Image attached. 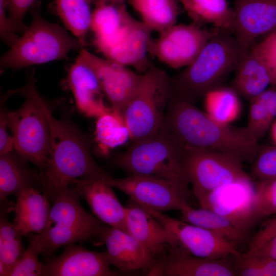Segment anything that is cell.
Listing matches in <instances>:
<instances>
[{
    "instance_id": "cell-1",
    "label": "cell",
    "mask_w": 276,
    "mask_h": 276,
    "mask_svg": "<svg viewBox=\"0 0 276 276\" xmlns=\"http://www.w3.org/2000/svg\"><path fill=\"white\" fill-rule=\"evenodd\" d=\"M36 79L30 78L19 88L18 94L34 98L43 109L49 123L51 141L49 157L39 172L43 193L52 200L58 192L78 179L109 180L112 177L99 166L92 154V139L72 118L63 114L55 118L38 91Z\"/></svg>"
},
{
    "instance_id": "cell-2",
    "label": "cell",
    "mask_w": 276,
    "mask_h": 276,
    "mask_svg": "<svg viewBox=\"0 0 276 276\" xmlns=\"http://www.w3.org/2000/svg\"><path fill=\"white\" fill-rule=\"evenodd\" d=\"M159 130L180 147L218 151L241 163H252L260 147L246 126L219 123L195 104L171 96Z\"/></svg>"
},
{
    "instance_id": "cell-3",
    "label": "cell",
    "mask_w": 276,
    "mask_h": 276,
    "mask_svg": "<svg viewBox=\"0 0 276 276\" xmlns=\"http://www.w3.org/2000/svg\"><path fill=\"white\" fill-rule=\"evenodd\" d=\"M249 49L229 30L217 29L195 60L170 79V96L195 104L235 71Z\"/></svg>"
},
{
    "instance_id": "cell-4",
    "label": "cell",
    "mask_w": 276,
    "mask_h": 276,
    "mask_svg": "<svg viewBox=\"0 0 276 276\" xmlns=\"http://www.w3.org/2000/svg\"><path fill=\"white\" fill-rule=\"evenodd\" d=\"M37 0L29 10L32 21L15 44L0 58V72L13 71L56 60L68 59L72 50L84 47L58 24L41 15Z\"/></svg>"
},
{
    "instance_id": "cell-5",
    "label": "cell",
    "mask_w": 276,
    "mask_h": 276,
    "mask_svg": "<svg viewBox=\"0 0 276 276\" xmlns=\"http://www.w3.org/2000/svg\"><path fill=\"white\" fill-rule=\"evenodd\" d=\"M80 197L73 185L54 196L44 229L29 236L39 254L49 259L61 247L98 239L104 223L83 209Z\"/></svg>"
},
{
    "instance_id": "cell-6",
    "label": "cell",
    "mask_w": 276,
    "mask_h": 276,
    "mask_svg": "<svg viewBox=\"0 0 276 276\" xmlns=\"http://www.w3.org/2000/svg\"><path fill=\"white\" fill-rule=\"evenodd\" d=\"M181 149L167 133L159 130L147 137L132 142L111 163L130 174L154 176L189 185L180 165Z\"/></svg>"
},
{
    "instance_id": "cell-7",
    "label": "cell",
    "mask_w": 276,
    "mask_h": 276,
    "mask_svg": "<svg viewBox=\"0 0 276 276\" xmlns=\"http://www.w3.org/2000/svg\"><path fill=\"white\" fill-rule=\"evenodd\" d=\"M170 79L162 69L149 65L122 116L132 142L157 133L164 119L170 96Z\"/></svg>"
},
{
    "instance_id": "cell-8",
    "label": "cell",
    "mask_w": 276,
    "mask_h": 276,
    "mask_svg": "<svg viewBox=\"0 0 276 276\" xmlns=\"http://www.w3.org/2000/svg\"><path fill=\"white\" fill-rule=\"evenodd\" d=\"M181 149V168L195 197L224 185L252 178L242 163L228 155L205 149Z\"/></svg>"
},
{
    "instance_id": "cell-9",
    "label": "cell",
    "mask_w": 276,
    "mask_h": 276,
    "mask_svg": "<svg viewBox=\"0 0 276 276\" xmlns=\"http://www.w3.org/2000/svg\"><path fill=\"white\" fill-rule=\"evenodd\" d=\"M25 100L16 110H8L7 125L13 136L14 151L41 171L50 153L51 136L47 117L39 103L32 97Z\"/></svg>"
},
{
    "instance_id": "cell-10",
    "label": "cell",
    "mask_w": 276,
    "mask_h": 276,
    "mask_svg": "<svg viewBox=\"0 0 276 276\" xmlns=\"http://www.w3.org/2000/svg\"><path fill=\"white\" fill-rule=\"evenodd\" d=\"M143 207L169 233L172 242L170 248L210 259L225 258L228 256L239 257L242 255L235 244L221 236L181 219L172 218L163 212Z\"/></svg>"
},
{
    "instance_id": "cell-11",
    "label": "cell",
    "mask_w": 276,
    "mask_h": 276,
    "mask_svg": "<svg viewBox=\"0 0 276 276\" xmlns=\"http://www.w3.org/2000/svg\"><path fill=\"white\" fill-rule=\"evenodd\" d=\"M111 185L143 206L163 212L179 211L185 204H190L189 185L142 174L108 181Z\"/></svg>"
},
{
    "instance_id": "cell-12",
    "label": "cell",
    "mask_w": 276,
    "mask_h": 276,
    "mask_svg": "<svg viewBox=\"0 0 276 276\" xmlns=\"http://www.w3.org/2000/svg\"><path fill=\"white\" fill-rule=\"evenodd\" d=\"M217 29L202 28L195 22L175 24L151 40L149 53L173 68L186 67L197 57Z\"/></svg>"
},
{
    "instance_id": "cell-13",
    "label": "cell",
    "mask_w": 276,
    "mask_h": 276,
    "mask_svg": "<svg viewBox=\"0 0 276 276\" xmlns=\"http://www.w3.org/2000/svg\"><path fill=\"white\" fill-rule=\"evenodd\" d=\"M255 196L256 185L251 178L224 185L196 198L200 207L227 218L237 228L248 231L259 221Z\"/></svg>"
},
{
    "instance_id": "cell-14",
    "label": "cell",
    "mask_w": 276,
    "mask_h": 276,
    "mask_svg": "<svg viewBox=\"0 0 276 276\" xmlns=\"http://www.w3.org/2000/svg\"><path fill=\"white\" fill-rule=\"evenodd\" d=\"M78 57L95 72L111 107L122 116L137 89L143 74H138L127 66L97 56L84 48L80 50Z\"/></svg>"
},
{
    "instance_id": "cell-15",
    "label": "cell",
    "mask_w": 276,
    "mask_h": 276,
    "mask_svg": "<svg viewBox=\"0 0 276 276\" xmlns=\"http://www.w3.org/2000/svg\"><path fill=\"white\" fill-rule=\"evenodd\" d=\"M98 240L104 244L111 265L122 273L149 274L156 260L149 250L129 233L103 224Z\"/></svg>"
},
{
    "instance_id": "cell-16",
    "label": "cell",
    "mask_w": 276,
    "mask_h": 276,
    "mask_svg": "<svg viewBox=\"0 0 276 276\" xmlns=\"http://www.w3.org/2000/svg\"><path fill=\"white\" fill-rule=\"evenodd\" d=\"M62 254L43 263V276H110L120 272L112 270L106 250L97 252L70 244Z\"/></svg>"
},
{
    "instance_id": "cell-17",
    "label": "cell",
    "mask_w": 276,
    "mask_h": 276,
    "mask_svg": "<svg viewBox=\"0 0 276 276\" xmlns=\"http://www.w3.org/2000/svg\"><path fill=\"white\" fill-rule=\"evenodd\" d=\"M232 33L250 49L276 27V0H235Z\"/></svg>"
},
{
    "instance_id": "cell-18",
    "label": "cell",
    "mask_w": 276,
    "mask_h": 276,
    "mask_svg": "<svg viewBox=\"0 0 276 276\" xmlns=\"http://www.w3.org/2000/svg\"><path fill=\"white\" fill-rule=\"evenodd\" d=\"M71 185L87 202L99 220L105 224L128 232L125 206L120 202L112 189L113 187L108 180L78 179Z\"/></svg>"
},
{
    "instance_id": "cell-19",
    "label": "cell",
    "mask_w": 276,
    "mask_h": 276,
    "mask_svg": "<svg viewBox=\"0 0 276 276\" xmlns=\"http://www.w3.org/2000/svg\"><path fill=\"white\" fill-rule=\"evenodd\" d=\"M66 84L77 109L85 116L97 118L112 110L104 103V94L96 73L78 56L69 69Z\"/></svg>"
},
{
    "instance_id": "cell-20",
    "label": "cell",
    "mask_w": 276,
    "mask_h": 276,
    "mask_svg": "<svg viewBox=\"0 0 276 276\" xmlns=\"http://www.w3.org/2000/svg\"><path fill=\"white\" fill-rule=\"evenodd\" d=\"M149 274L163 276H235L234 264L224 258L210 259L170 248Z\"/></svg>"
},
{
    "instance_id": "cell-21",
    "label": "cell",
    "mask_w": 276,
    "mask_h": 276,
    "mask_svg": "<svg viewBox=\"0 0 276 276\" xmlns=\"http://www.w3.org/2000/svg\"><path fill=\"white\" fill-rule=\"evenodd\" d=\"M128 232L155 258L162 259L171 247L170 236L161 223L142 205L130 199L125 206Z\"/></svg>"
},
{
    "instance_id": "cell-22",
    "label": "cell",
    "mask_w": 276,
    "mask_h": 276,
    "mask_svg": "<svg viewBox=\"0 0 276 276\" xmlns=\"http://www.w3.org/2000/svg\"><path fill=\"white\" fill-rule=\"evenodd\" d=\"M137 20L128 12L123 4L96 5L92 12L90 30L94 34L93 44L102 51L120 42Z\"/></svg>"
},
{
    "instance_id": "cell-23",
    "label": "cell",
    "mask_w": 276,
    "mask_h": 276,
    "mask_svg": "<svg viewBox=\"0 0 276 276\" xmlns=\"http://www.w3.org/2000/svg\"><path fill=\"white\" fill-rule=\"evenodd\" d=\"M12 222L23 236L38 234L44 229L51 210L50 199L35 188L26 189L16 195Z\"/></svg>"
},
{
    "instance_id": "cell-24",
    "label": "cell",
    "mask_w": 276,
    "mask_h": 276,
    "mask_svg": "<svg viewBox=\"0 0 276 276\" xmlns=\"http://www.w3.org/2000/svg\"><path fill=\"white\" fill-rule=\"evenodd\" d=\"M152 31L144 23L137 20L120 42L100 53L112 62L145 72L149 66L147 64V54Z\"/></svg>"
},
{
    "instance_id": "cell-25",
    "label": "cell",
    "mask_w": 276,
    "mask_h": 276,
    "mask_svg": "<svg viewBox=\"0 0 276 276\" xmlns=\"http://www.w3.org/2000/svg\"><path fill=\"white\" fill-rule=\"evenodd\" d=\"M254 45L235 71V75L232 86L239 96L248 101L264 91L271 84V76L267 67Z\"/></svg>"
},
{
    "instance_id": "cell-26",
    "label": "cell",
    "mask_w": 276,
    "mask_h": 276,
    "mask_svg": "<svg viewBox=\"0 0 276 276\" xmlns=\"http://www.w3.org/2000/svg\"><path fill=\"white\" fill-rule=\"evenodd\" d=\"M15 151L0 155V202L21 191L41 186L39 172L32 169Z\"/></svg>"
},
{
    "instance_id": "cell-27",
    "label": "cell",
    "mask_w": 276,
    "mask_h": 276,
    "mask_svg": "<svg viewBox=\"0 0 276 276\" xmlns=\"http://www.w3.org/2000/svg\"><path fill=\"white\" fill-rule=\"evenodd\" d=\"M181 219L221 236L236 246L248 239V231L237 228L231 221L210 210L194 208L191 204L182 205L179 210Z\"/></svg>"
},
{
    "instance_id": "cell-28",
    "label": "cell",
    "mask_w": 276,
    "mask_h": 276,
    "mask_svg": "<svg viewBox=\"0 0 276 276\" xmlns=\"http://www.w3.org/2000/svg\"><path fill=\"white\" fill-rule=\"evenodd\" d=\"M178 1L194 22L201 26L211 24L214 28L232 32L234 10L229 7L227 0Z\"/></svg>"
},
{
    "instance_id": "cell-29",
    "label": "cell",
    "mask_w": 276,
    "mask_h": 276,
    "mask_svg": "<svg viewBox=\"0 0 276 276\" xmlns=\"http://www.w3.org/2000/svg\"><path fill=\"white\" fill-rule=\"evenodd\" d=\"M14 205L7 200L1 202L0 213V275L8 276L17 261L24 254L23 236L9 221L7 214Z\"/></svg>"
},
{
    "instance_id": "cell-30",
    "label": "cell",
    "mask_w": 276,
    "mask_h": 276,
    "mask_svg": "<svg viewBox=\"0 0 276 276\" xmlns=\"http://www.w3.org/2000/svg\"><path fill=\"white\" fill-rule=\"evenodd\" d=\"M178 0H129L142 22L159 33L176 24L179 14Z\"/></svg>"
},
{
    "instance_id": "cell-31",
    "label": "cell",
    "mask_w": 276,
    "mask_h": 276,
    "mask_svg": "<svg viewBox=\"0 0 276 276\" xmlns=\"http://www.w3.org/2000/svg\"><path fill=\"white\" fill-rule=\"evenodd\" d=\"M54 8L66 28L85 47L90 30V3L85 0H55Z\"/></svg>"
},
{
    "instance_id": "cell-32",
    "label": "cell",
    "mask_w": 276,
    "mask_h": 276,
    "mask_svg": "<svg viewBox=\"0 0 276 276\" xmlns=\"http://www.w3.org/2000/svg\"><path fill=\"white\" fill-rule=\"evenodd\" d=\"M248 118L246 126L257 141L262 138L276 118V88L271 86L250 101Z\"/></svg>"
},
{
    "instance_id": "cell-33",
    "label": "cell",
    "mask_w": 276,
    "mask_h": 276,
    "mask_svg": "<svg viewBox=\"0 0 276 276\" xmlns=\"http://www.w3.org/2000/svg\"><path fill=\"white\" fill-rule=\"evenodd\" d=\"M203 98L205 112L214 120L231 124L239 117V95L232 87L219 86L208 92Z\"/></svg>"
},
{
    "instance_id": "cell-34",
    "label": "cell",
    "mask_w": 276,
    "mask_h": 276,
    "mask_svg": "<svg viewBox=\"0 0 276 276\" xmlns=\"http://www.w3.org/2000/svg\"><path fill=\"white\" fill-rule=\"evenodd\" d=\"M96 125V139L103 150L123 144L129 133L122 116L113 109L98 117Z\"/></svg>"
},
{
    "instance_id": "cell-35",
    "label": "cell",
    "mask_w": 276,
    "mask_h": 276,
    "mask_svg": "<svg viewBox=\"0 0 276 276\" xmlns=\"http://www.w3.org/2000/svg\"><path fill=\"white\" fill-rule=\"evenodd\" d=\"M237 275L276 276V260L255 254H242L235 257Z\"/></svg>"
},
{
    "instance_id": "cell-36",
    "label": "cell",
    "mask_w": 276,
    "mask_h": 276,
    "mask_svg": "<svg viewBox=\"0 0 276 276\" xmlns=\"http://www.w3.org/2000/svg\"><path fill=\"white\" fill-rule=\"evenodd\" d=\"M255 208L259 220L276 214V177L257 182Z\"/></svg>"
},
{
    "instance_id": "cell-37",
    "label": "cell",
    "mask_w": 276,
    "mask_h": 276,
    "mask_svg": "<svg viewBox=\"0 0 276 276\" xmlns=\"http://www.w3.org/2000/svg\"><path fill=\"white\" fill-rule=\"evenodd\" d=\"M251 168V173L257 182L276 177V146H260Z\"/></svg>"
},
{
    "instance_id": "cell-38",
    "label": "cell",
    "mask_w": 276,
    "mask_h": 276,
    "mask_svg": "<svg viewBox=\"0 0 276 276\" xmlns=\"http://www.w3.org/2000/svg\"><path fill=\"white\" fill-rule=\"evenodd\" d=\"M39 255L34 244L29 241L27 248L13 266L8 276H43V264L38 259Z\"/></svg>"
},
{
    "instance_id": "cell-39",
    "label": "cell",
    "mask_w": 276,
    "mask_h": 276,
    "mask_svg": "<svg viewBox=\"0 0 276 276\" xmlns=\"http://www.w3.org/2000/svg\"><path fill=\"white\" fill-rule=\"evenodd\" d=\"M254 47L265 63L271 79V86H276V31H271L264 39Z\"/></svg>"
},
{
    "instance_id": "cell-40",
    "label": "cell",
    "mask_w": 276,
    "mask_h": 276,
    "mask_svg": "<svg viewBox=\"0 0 276 276\" xmlns=\"http://www.w3.org/2000/svg\"><path fill=\"white\" fill-rule=\"evenodd\" d=\"M37 0H7V13L15 32L22 33L27 26L25 16Z\"/></svg>"
},
{
    "instance_id": "cell-41",
    "label": "cell",
    "mask_w": 276,
    "mask_h": 276,
    "mask_svg": "<svg viewBox=\"0 0 276 276\" xmlns=\"http://www.w3.org/2000/svg\"><path fill=\"white\" fill-rule=\"evenodd\" d=\"M12 95L7 91L1 97L0 110V155L14 151V142L13 136L8 131L7 113L8 109L6 102Z\"/></svg>"
},
{
    "instance_id": "cell-42",
    "label": "cell",
    "mask_w": 276,
    "mask_h": 276,
    "mask_svg": "<svg viewBox=\"0 0 276 276\" xmlns=\"http://www.w3.org/2000/svg\"><path fill=\"white\" fill-rule=\"evenodd\" d=\"M276 237V216L267 220L250 240L247 251L250 254Z\"/></svg>"
},
{
    "instance_id": "cell-43",
    "label": "cell",
    "mask_w": 276,
    "mask_h": 276,
    "mask_svg": "<svg viewBox=\"0 0 276 276\" xmlns=\"http://www.w3.org/2000/svg\"><path fill=\"white\" fill-rule=\"evenodd\" d=\"M7 12V0H0V38L9 48L13 46L19 36L14 30Z\"/></svg>"
},
{
    "instance_id": "cell-44",
    "label": "cell",
    "mask_w": 276,
    "mask_h": 276,
    "mask_svg": "<svg viewBox=\"0 0 276 276\" xmlns=\"http://www.w3.org/2000/svg\"><path fill=\"white\" fill-rule=\"evenodd\" d=\"M250 254H255L276 260V237L263 245L255 251Z\"/></svg>"
},
{
    "instance_id": "cell-45",
    "label": "cell",
    "mask_w": 276,
    "mask_h": 276,
    "mask_svg": "<svg viewBox=\"0 0 276 276\" xmlns=\"http://www.w3.org/2000/svg\"><path fill=\"white\" fill-rule=\"evenodd\" d=\"M125 0H94L95 6L103 4H123Z\"/></svg>"
},
{
    "instance_id": "cell-46",
    "label": "cell",
    "mask_w": 276,
    "mask_h": 276,
    "mask_svg": "<svg viewBox=\"0 0 276 276\" xmlns=\"http://www.w3.org/2000/svg\"><path fill=\"white\" fill-rule=\"evenodd\" d=\"M269 130L271 139L274 145L276 146V120H274L272 123Z\"/></svg>"
},
{
    "instance_id": "cell-47",
    "label": "cell",
    "mask_w": 276,
    "mask_h": 276,
    "mask_svg": "<svg viewBox=\"0 0 276 276\" xmlns=\"http://www.w3.org/2000/svg\"><path fill=\"white\" fill-rule=\"evenodd\" d=\"M87 2H89V3H91L92 2L94 1V0H85Z\"/></svg>"
},
{
    "instance_id": "cell-48",
    "label": "cell",
    "mask_w": 276,
    "mask_h": 276,
    "mask_svg": "<svg viewBox=\"0 0 276 276\" xmlns=\"http://www.w3.org/2000/svg\"><path fill=\"white\" fill-rule=\"evenodd\" d=\"M273 30H275L276 31V27Z\"/></svg>"
},
{
    "instance_id": "cell-49",
    "label": "cell",
    "mask_w": 276,
    "mask_h": 276,
    "mask_svg": "<svg viewBox=\"0 0 276 276\" xmlns=\"http://www.w3.org/2000/svg\"></svg>"
}]
</instances>
